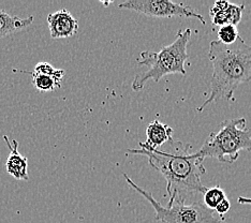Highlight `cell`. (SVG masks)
<instances>
[{
	"instance_id": "obj_1",
	"label": "cell",
	"mask_w": 251,
	"mask_h": 223,
	"mask_svg": "<svg viewBox=\"0 0 251 223\" xmlns=\"http://www.w3.org/2000/svg\"><path fill=\"white\" fill-rule=\"evenodd\" d=\"M140 149H128V152L146 156L151 167L167 180L168 206L186 204L188 199L203 194L206 190L201 176L206 173L204 159L199 152H191L192 146L188 143L172 139L162 147L152 149L144 142L139 143Z\"/></svg>"
},
{
	"instance_id": "obj_2",
	"label": "cell",
	"mask_w": 251,
	"mask_h": 223,
	"mask_svg": "<svg viewBox=\"0 0 251 223\" xmlns=\"http://www.w3.org/2000/svg\"><path fill=\"white\" fill-rule=\"evenodd\" d=\"M208 58L213 65L210 93L197 108L199 113L219 99L232 101L238 86L251 81V45L241 36L231 45L214 40L209 44Z\"/></svg>"
},
{
	"instance_id": "obj_3",
	"label": "cell",
	"mask_w": 251,
	"mask_h": 223,
	"mask_svg": "<svg viewBox=\"0 0 251 223\" xmlns=\"http://www.w3.org/2000/svg\"><path fill=\"white\" fill-rule=\"evenodd\" d=\"M191 37V29L178 30L176 39L167 47H163L157 53L151 50H144L140 54L139 65L145 66L148 69L133 78L131 87L134 91H140L144 88L148 81L158 83L162 77L169 74L180 73L187 75L185 64L188 59L187 47Z\"/></svg>"
},
{
	"instance_id": "obj_4",
	"label": "cell",
	"mask_w": 251,
	"mask_h": 223,
	"mask_svg": "<svg viewBox=\"0 0 251 223\" xmlns=\"http://www.w3.org/2000/svg\"><path fill=\"white\" fill-rule=\"evenodd\" d=\"M243 150L251 151V129L245 118L227 119L208 135L198 152L204 160L216 158L222 163L232 164Z\"/></svg>"
},
{
	"instance_id": "obj_5",
	"label": "cell",
	"mask_w": 251,
	"mask_h": 223,
	"mask_svg": "<svg viewBox=\"0 0 251 223\" xmlns=\"http://www.w3.org/2000/svg\"><path fill=\"white\" fill-rule=\"evenodd\" d=\"M128 185L138 193L142 194L155 209V219L163 223H225L215 216V211L207 208L202 201L190 204H173L164 207L152 197L151 192L140 188L130 178L127 174H124Z\"/></svg>"
},
{
	"instance_id": "obj_6",
	"label": "cell",
	"mask_w": 251,
	"mask_h": 223,
	"mask_svg": "<svg viewBox=\"0 0 251 223\" xmlns=\"http://www.w3.org/2000/svg\"><path fill=\"white\" fill-rule=\"evenodd\" d=\"M118 8L136 11L152 17H195L203 25H206L204 17L193 11L189 5L170 0H127L118 4Z\"/></svg>"
},
{
	"instance_id": "obj_7",
	"label": "cell",
	"mask_w": 251,
	"mask_h": 223,
	"mask_svg": "<svg viewBox=\"0 0 251 223\" xmlns=\"http://www.w3.org/2000/svg\"><path fill=\"white\" fill-rule=\"evenodd\" d=\"M50 37L64 39L73 37L78 30V22L67 9H60L48 15Z\"/></svg>"
},
{
	"instance_id": "obj_8",
	"label": "cell",
	"mask_w": 251,
	"mask_h": 223,
	"mask_svg": "<svg viewBox=\"0 0 251 223\" xmlns=\"http://www.w3.org/2000/svg\"><path fill=\"white\" fill-rule=\"evenodd\" d=\"M245 5L235 4L227 1H216L209 10V16L213 25L237 26L242 21Z\"/></svg>"
},
{
	"instance_id": "obj_9",
	"label": "cell",
	"mask_w": 251,
	"mask_h": 223,
	"mask_svg": "<svg viewBox=\"0 0 251 223\" xmlns=\"http://www.w3.org/2000/svg\"><path fill=\"white\" fill-rule=\"evenodd\" d=\"M3 140L7 143L10 149V154L5 162V169L8 174L19 180H29L28 176V159L19 151V142L13 140L10 142L7 135H3Z\"/></svg>"
},
{
	"instance_id": "obj_10",
	"label": "cell",
	"mask_w": 251,
	"mask_h": 223,
	"mask_svg": "<svg viewBox=\"0 0 251 223\" xmlns=\"http://www.w3.org/2000/svg\"><path fill=\"white\" fill-rule=\"evenodd\" d=\"M147 141L145 144L152 149H160L169 141L173 139V129L170 125L155 119L146 128Z\"/></svg>"
},
{
	"instance_id": "obj_11",
	"label": "cell",
	"mask_w": 251,
	"mask_h": 223,
	"mask_svg": "<svg viewBox=\"0 0 251 223\" xmlns=\"http://www.w3.org/2000/svg\"><path fill=\"white\" fill-rule=\"evenodd\" d=\"M35 17L29 15L25 19L19 16H12L3 10H0V38L7 37L13 32L20 31L32 24Z\"/></svg>"
},
{
	"instance_id": "obj_12",
	"label": "cell",
	"mask_w": 251,
	"mask_h": 223,
	"mask_svg": "<svg viewBox=\"0 0 251 223\" xmlns=\"http://www.w3.org/2000/svg\"><path fill=\"white\" fill-rule=\"evenodd\" d=\"M32 76V85L35 86L41 93H48V91H53L61 86V81L57 79L54 76L45 75V74H36L31 72Z\"/></svg>"
},
{
	"instance_id": "obj_13",
	"label": "cell",
	"mask_w": 251,
	"mask_h": 223,
	"mask_svg": "<svg viewBox=\"0 0 251 223\" xmlns=\"http://www.w3.org/2000/svg\"><path fill=\"white\" fill-rule=\"evenodd\" d=\"M226 198V194L224 189L220 186H215L212 188H207L205 192L203 193V204L206 206L207 208L215 210V208L218 206L224 199Z\"/></svg>"
},
{
	"instance_id": "obj_14",
	"label": "cell",
	"mask_w": 251,
	"mask_h": 223,
	"mask_svg": "<svg viewBox=\"0 0 251 223\" xmlns=\"http://www.w3.org/2000/svg\"><path fill=\"white\" fill-rule=\"evenodd\" d=\"M239 37L237 27L234 25L221 26L217 32V40L225 45H231Z\"/></svg>"
},
{
	"instance_id": "obj_15",
	"label": "cell",
	"mask_w": 251,
	"mask_h": 223,
	"mask_svg": "<svg viewBox=\"0 0 251 223\" xmlns=\"http://www.w3.org/2000/svg\"><path fill=\"white\" fill-rule=\"evenodd\" d=\"M32 73L36 74H45V75L54 76L59 81H62V78L65 76V71L61 69H56L52 65H50L49 62H39L36 65L35 69H33Z\"/></svg>"
},
{
	"instance_id": "obj_16",
	"label": "cell",
	"mask_w": 251,
	"mask_h": 223,
	"mask_svg": "<svg viewBox=\"0 0 251 223\" xmlns=\"http://www.w3.org/2000/svg\"><path fill=\"white\" fill-rule=\"evenodd\" d=\"M230 208H231V203H230V201L227 198H226V199H224V201H222L218 206H217V207L215 208V214H217L218 215L219 217H220V219L222 220V221H225V217H224V215H226L227 211L230 210Z\"/></svg>"
},
{
	"instance_id": "obj_17",
	"label": "cell",
	"mask_w": 251,
	"mask_h": 223,
	"mask_svg": "<svg viewBox=\"0 0 251 223\" xmlns=\"http://www.w3.org/2000/svg\"><path fill=\"white\" fill-rule=\"evenodd\" d=\"M237 202L239 204H250L251 205V198H245V197H239Z\"/></svg>"
}]
</instances>
